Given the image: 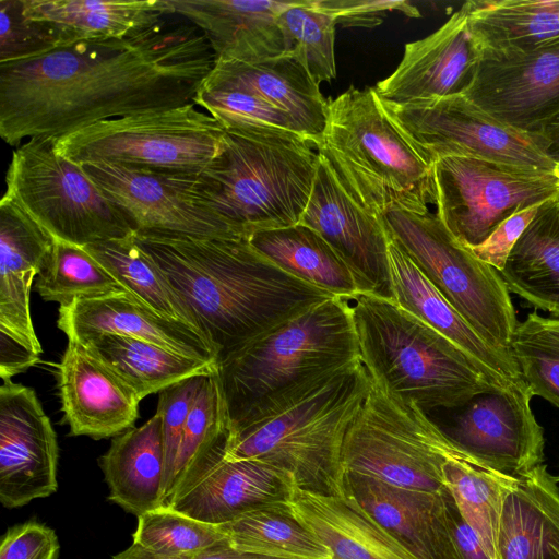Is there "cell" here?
<instances>
[{
    "label": "cell",
    "mask_w": 559,
    "mask_h": 559,
    "mask_svg": "<svg viewBox=\"0 0 559 559\" xmlns=\"http://www.w3.org/2000/svg\"><path fill=\"white\" fill-rule=\"evenodd\" d=\"M0 542V559H58L60 554L55 530L36 520L8 527Z\"/></svg>",
    "instance_id": "7dc6e473"
},
{
    "label": "cell",
    "mask_w": 559,
    "mask_h": 559,
    "mask_svg": "<svg viewBox=\"0 0 559 559\" xmlns=\"http://www.w3.org/2000/svg\"><path fill=\"white\" fill-rule=\"evenodd\" d=\"M507 496L497 559H559V488L545 464L516 476Z\"/></svg>",
    "instance_id": "f1b7e54d"
},
{
    "label": "cell",
    "mask_w": 559,
    "mask_h": 559,
    "mask_svg": "<svg viewBox=\"0 0 559 559\" xmlns=\"http://www.w3.org/2000/svg\"><path fill=\"white\" fill-rule=\"evenodd\" d=\"M557 481L559 483V476H556Z\"/></svg>",
    "instance_id": "9f6ffc18"
},
{
    "label": "cell",
    "mask_w": 559,
    "mask_h": 559,
    "mask_svg": "<svg viewBox=\"0 0 559 559\" xmlns=\"http://www.w3.org/2000/svg\"><path fill=\"white\" fill-rule=\"evenodd\" d=\"M358 359L346 298H329L275 324L216 364L229 432Z\"/></svg>",
    "instance_id": "277c9868"
},
{
    "label": "cell",
    "mask_w": 559,
    "mask_h": 559,
    "mask_svg": "<svg viewBox=\"0 0 559 559\" xmlns=\"http://www.w3.org/2000/svg\"><path fill=\"white\" fill-rule=\"evenodd\" d=\"M479 59L462 5L437 31L407 43L394 72L373 88L382 102L395 105L463 94Z\"/></svg>",
    "instance_id": "ffe728a7"
},
{
    "label": "cell",
    "mask_w": 559,
    "mask_h": 559,
    "mask_svg": "<svg viewBox=\"0 0 559 559\" xmlns=\"http://www.w3.org/2000/svg\"><path fill=\"white\" fill-rule=\"evenodd\" d=\"M300 223L316 230L354 275L360 294L394 301L390 237L381 217L358 205L318 153L317 171Z\"/></svg>",
    "instance_id": "9a60e30c"
},
{
    "label": "cell",
    "mask_w": 559,
    "mask_h": 559,
    "mask_svg": "<svg viewBox=\"0 0 559 559\" xmlns=\"http://www.w3.org/2000/svg\"><path fill=\"white\" fill-rule=\"evenodd\" d=\"M248 240L258 252L299 281L336 297L360 294L345 262L316 230L301 223L258 231Z\"/></svg>",
    "instance_id": "d6a6232c"
},
{
    "label": "cell",
    "mask_w": 559,
    "mask_h": 559,
    "mask_svg": "<svg viewBox=\"0 0 559 559\" xmlns=\"http://www.w3.org/2000/svg\"><path fill=\"white\" fill-rule=\"evenodd\" d=\"M133 545L171 559L193 558L230 546L215 524L193 519L166 506L138 518Z\"/></svg>",
    "instance_id": "f35d334b"
},
{
    "label": "cell",
    "mask_w": 559,
    "mask_h": 559,
    "mask_svg": "<svg viewBox=\"0 0 559 559\" xmlns=\"http://www.w3.org/2000/svg\"><path fill=\"white\" fill-rule=\"evenodd\" d=\"M360 359L372 382L424 412L465 406L498 390L450 340L394 301L357 294L346 298Z\"/></svg>",
    "instance_id": "52a82bcc"
},
{
    "label": "cell",
    "mask_w": 559,
    "mask_h": 559,
    "mask_svg": "<svg viewBox=\"0 0 559 559\" xmlns=\"http://www.w3.org/2000/svg\"><path fill=\"white\" fill-rule=\"evenodd\" d=\"M84 249L142 304L166 318L193 326L165 274L134 234L91 243Z\"/></svg>",
    "instance_id": "8d00e7d4"
},
{
    "label": "cell",
    "mask_w": 559,
    "mask_h": 559,
    "mask_svg": "<svg viewBox=\"0 0 559 559\" xmlns=\"http://www.w3.org/2000/svg\"><path fill=\"white\" fill-rule=\"evenodd\" d=\"M227 432V409L215 368L206 377L186 421L169 496L201 456Z\"/></svg>",
    "instance_id": "7bdbcfd3"
},
{
    "label": "cell",
    "mask_w": 559,
    "mask_h": 559,
    "mask_svg": "<svg viewBox=\"0 0 559 559\" xmlns=\"http://www.w3.org/2000/svg\"><path fill=\"white\" fill-rule=\"evenodd\" d=\"M533 396L524 380L479 394L444 432L484 467L523 474L544 461V429L531 408Z\"/></svg>",
    "instance_id": "e0dca14e"
},
{
    "label": "cell",
    "mask_w": 559,
    "mask_h": 559,
    "mask_svg": "<svg viewBox=\"0 0 559 559\" xmlns=\"http://www.w3.org/2000/svg\"><path fill=\"white\" fill-rule=\"evenodd\" d=\"M282 31L293 50L318 83L330 82L336 75L335 16L320 0H297L278 14Z\"/></svg>",
    "instance_id": "b9f144b4"
},
{
    "label": "cell",
    "mask_w": 559,
    "mask_h": 559,
    "mask_svg": "<svg viewBox=\"0 0 559 559\" xmlns=\"http://www.w3.org/2000/svg\"><path fill=\"white\" fill-rule=\"evenodd\" d=\"M305 136L281 129H225L222 152L193 174L192 188L237 235L300 223L318 154Z\"/></svg>",
    "instance_id": "8992f818"
},
{
    "label": "cell",
    "mask_w": 559,
    "mask_h": 559,
    "mask_svg": "<svg viewBox=\"0 0 559 559\" xmlns=\"http://www.w3.org/2000/svg\"><path fill=\"white\" fill-rule=\"evenodd\" d=\"M371 385L358 359L229 432L225 456L267 464L305 491L345 495L343 444Z\"/></svg>",
    "instance_id": "3957f363"
},
{
    "label": "cell",
    "mask_w": 559,
    "mask_h": 559,
    "mask_svg": "<svg viewBox=\"0 0 559 559\" xmlns=\"http://www.w3.org/2000/svg\"><path fill=\"white\" fill-rule=\"evenodd\" d=\"M217 526L230 547L240 551L280 559H331L289 502L264 506Z\"/></svg>",
    "instance_id": "d590c367"
},
{
    "label": "cell",
    "mask_w": 559,
    "mask_h": 559,
    "mask_svg": "<svg viewBox=\"0 0 559 559\" xmlns=\"http://www.w3.org/2000/svg\"><path fill=\"white\" fill-rule=\"evenodd\" d=\"M59 447L35 391L1 380L0 502L21 508L58 489Z\"/></svg>",
    "instance_id": "ac0fdd59"
},
{
    "label": "cell",
    "mask_w": 559,
    "mask_h": 559,
    "mask_svg": "<svg viewBox=\"0 0 559 559\" xmlns=\"http://www.w3.org/2000/svg\"><path fill=\"white\" fill-rule=\"evenodd\" d=\"M543 205H532L513 213L501 222L481 243L469 248V250L480 261L500 272L518 240L534 221Z\"/></svg>",
    "instance_id": "c3c4849f"
},
{
    "label": "cell",
    "mask_w": 559,
    "mask_h": 559,
    "mask_svg": "<svg viewBox=\"0 0 559 559\" xmlns=\"http://www.w3.org/2000/svg\"><path fill=\"white\" fill-rule=\"evenodd\" d=\"M225 129L193 103L100 121L51 139L55 152L79 165L197 173L221 152Z\"/></svg>",
    "instance_id": "9c48e42d"
},
{
    "label": "cell",
    "mask_w": 559,
    "mask_h": 559,
    "mask_svg": "<svg viewBox=\"0 0 559 559\" xmlns=\"http://www.w3.org/2000/svg\"><path fill=\"white\" fill-rule=\"evenodd\" d=\"M57 325L79 342L118 334L217 364L214 349L197 329L155 312L127 290L59 306Z\"/></svg>",
    "instance_id": "d4e9b609"
},
{
    "label": "cell",
    "mask_w": 559,
    "mask_h": 559,
    "mask_svg": "<svg viewBox=\"0 0 559 559\" xmlns=\"http://www.w3.org/2000/svg\"><path fill=\"white\" fill-rule=\"evenodd\" d=\"M548 203L518 240L499 274L509 292L559 318V230Z\"/></svg>",
    "instance_id": "e575fe53"
},
{
    "label": "cell",
    "mask_w": 559,
    "mask_h": 559,
    "mask_svg": "<svg viewBox=\"0 0 559 559\" xmlns=\"http://www.w3.org/2000/svg\"><path fill=\"white\" fill-rule=\"evenodd\" d=\"M337 23L347 26L372 27L382 22L379 15L389 11H400L407 16L418 17V10L407 1L376 0H320Z\"/></svg>",
    "instance_id": "681fc988"
},
{
    "label": "cell",
    "mask_w": 559,
    "mask_h": 559,
    "mask_svg": "<svg viewBox=\"0 0 559 559\" xmlns=\"http://www.w3.org/2000/svg\"><path fill=\"white\" fill-rule=\"evenodd\" d=\"M381 219L390 238L463 319L488 343L509 350L519 321L499 272L461 245L436 213L393 210Z\"/></svg>",
    "instance_id": "30bf717a"
},
{
    "label": "cell",
    "mask_w": 559,
    "mask_h": 559,
    "mask_svg": "<svg viewBox=\"0 0 559 559\" xmlns=\"http://www.w3.org/2000/svg\"><path fill=\"white\" fill-rule=\"evenodd\" d=\"M452 460L486 468L457 447L417 404L372 382L345 437L344 473L405 489L444 492L448 488L443 468Z\"/></svg>",
    "instance_id": "ba28073f"
},
{
    "label": "cell",
    "mask_w": 559,
    "mask_h": 559,
    "mask_svg": "<svg viewBox=\"0 0 559 559\" xmlns=\"http://www.w3.org/2000/svg\"><path fill=\"white\" fill-rule=\"evenodd\" d=\"M436 214L464 247L481 243L513 213L559 197V176L483 159L445 156L433 162Z\"/></svg>",
    "instance_id": "7c38bea8"
},
{
    "label": "cell",
    "mask_w": 559,
    "mask_h": 559,
    "mask_svg": "<svg viewBox=\"0 0 559 559\" xmlns=\"http://www.w3.org/2000/svg\"><path fill=\"white\" fill-rule=\"evenodd\" d=\"M443 475L461 515L476 532L489 558L497 559L503 504L518 477L459 460L449 461Z\"/></svg>",
    "instance_id": "74e56055"
},
{
    "label": "cell",
    "mask_w": 559,
    "mask_h": 559,
    "mask_svg": "<svg viewBox=\"0 0 559 559\" xmlns=\"http://www.w3.org/2000/svg\"><path fill=\"white\" fill-rule=\"evenodd\" d=\"M228 433L201 456L164 506L218 525L290 501L297 487L288 474L258 461L225 456Z\"/></svg>",
    "instance_id": "2e32d148"
},
{
    "label": "cell",
    "mask_w": 559,
    "mask_h": 559,
    "mask_svg": "<svg viewBox=\"0 0 559 559\" xmlns=\"http://www.w3.org/2000/svg\"><path fill=\"white\" fill-rule=\"evenodd\" d=\"M555 173L559 176V162L557 163Z\"/></svg>",
    "instance_id": "11a10c76"
},
{
    "label": "cell",
    "mask_w": 559,
    "mask_h": 559,
    "mask_svg": "<svg viewBox=\"0 0 559 559\" xmlns=\"http://www.w3.org/2000/svg\"><path fill=\"white\" fill-rule=\"evenodd\" d=\"M347 194L381 217L436 203L433 162L385 110L373 87H349L329 100L317 146Z\"/></svg>",
    "instance_id": "5b68a950"
},
{
    "label": "cell",
    "mask_w": 559,
    "mask_h": 559,
    "mask_svg": "<svg viewBox=\"0 0 559 559\" xmlns=\"http://www.w3.org/2000/svg\"><path fill=\"white\" fill-rule=\"evenodd\" d=\"M192 103L216 119L224 129L265 128L298 133L283 111L241 88L211 87L201 83Z\"/></svg>",
    "instance_id": "ee69618b"
},
{
    "label": "cell",
    "mask_w": 559,
    "mask_h": 559,
    "mask_svg": "<svg viewBox=\"0 0 559 559\" xmlns=\"http://www.w3.org/2000/svg\"><path fill=\"white\" fill-rule=\"evenodd\" d=\"M98 465L109 489L107 499L126 512L139 518L163 506L165 460L159 413L114 437Z\"/></svg>",
    "instance_id": "f546056e"
},
{
    "label": "cell",
    "mask_w": 559,
    "mask_h": 559,
    "mask_svg": "<svg viewBox=\"0 0 559 559\" xmlns=\"http://www.w3.org/2000/svg\"><path fill=\"white\" fill-rule=\"evenodd\" d=\"M81 343L141 400L188 378L210 374L216 368L215 364L131 336L104 334Z\"/></svg>",
    "instance_id": "836d02e7"
},
{
    "label": "cell",
    "mask_w": 559,
    "mask_h": 559,
    "mask_svg": "<svg viewBox=\"0 0 559 559\" xmlns=\"http://www.w3.org/2000/svg\"><path fill=\"white\" fill-rule=\"evenodd\" d=\"M35 287L44 300L60 306L126 290L84 247L59 239H55L50 261Z\"/></svg>",
    "instance_id": "ab89813d"
},
{
    "label": "cell",
    "mask_w": 559,
    "mask_h": 559,
    "mask_svg": "<svg viewBox=\"0 0 559 559\" xmlns=\"http://www.w3.org/2000/svg\"><path fill=\"white\" fill-rule=\"evenodd\" d=\"M509 350L533 395L559 407V318L528 313L519 322Z\"/></svg>",
    "instance_id": "60d3db41"
},
{
    "label": "cell",
    "mask_w": 559,
    "mask_h": 559,
    "mask_svg": "<svg viewBox=\"0 0 559 559\" xmlns=\"http://www.w3.org/2000/svg\"><path fill=\"white\" fill-rule=\"evenodd\" d=\"M214 53L190 22L165 15L123 38L60 46L0 64V135L57 139L91 124L193 102Z\"/></svg>",
    "instance_id": "6da1fadb"
},
{
    "label": "cell",
    "mask_w": 559,
    "mask_h": 559,
    "mask_svg": "<svg viewBox=\"0 0 559 559\" xmlns=\"http://www.w3.org/2000/svg\"><path fill=\"white\" fill-rule=\"evenodd\" d=\"M111 559H171V558H165L159 557L154 554L148 552L147 550L136 546L131 545L127 549L120 551L119 554L115 555ZM188 559H280V558H272V557H265L260 556L255 554L245 552L237 550L230 546L214 549L207 552H204L202 555H199L193 558Z\"/></svg>",
    "instance_id": "816d5d0a"
},
{
    "label": "cell",
    "mask_w": 559,
    "mask_h": 559,
    "mask_svg": "<svg viewBox=\"0 0 559 559\" xmlns=\"http://www.w3.org/2000/svg\"><path fill=\"white\" fill-rule=\"evenodd\" d=\"M452 536L461 559H490L480 538L461 515L453 498L450 504Z\"/></svg>",
    "instance_id": "f907efd6"
},
{
    "label": "cell",
    "mask_w": 559,
    "mask_h": 559,
    "mask_svg": "<svg viewBox=\"0 0 559 559\" xmlns=\"http://www.w3.org/2000/svg\"><path fill=\"white\" fill-rule=\"evenodd\" d=\"M55 239L16 203L0 201V349L43 352L31 316L34 280L48 265Z\"/></svg>",
    "instance_id": "44dd1931"
},
{
    "label": "cell",
    "mask_w": 559,
    "mask_h": 559,
    "mask_svg": "<svg viewBox=\"0 0 559 559\" xmlns=\"http://www.w3.org/2000/svg\"><path fill=\"white\" fill-rule=\"evenodd\" d=\"M345 491L419 559H461L451 527L452 496L395 487L345 473Z\"/></svg>",
    "instance_id": "cb8c5ba5"
},
{
    "label": "cell",
    "mask_w": 559,
    "mask_h": 559,
    "mask_svg": "<svg viewBox=\"0 0 559 559\" xmlns=\"http://www.w3.org/2000/svg\"><path fill=\"white\" fill-rule=\"evenodd\" d=\"M81 166L122 212L135 235L245 238L214 214L194 192L192 176L195 173L106 163Z\"/></svg>",
    "instance_id": "5bb4252c"
},
{
    "label": "cell",
    "mask_w": 559,
    "mask_h": 559,
    "mask_svg": "<svg viewBox=\"0 0 559 559\" xmlns=\"http://www.w3.org/2000/svg\"><path fill=\"white\" fill-rule=\"evenodd\" d=\"M61 46L56 31L23 13V0H0V64L32 59Z\"/></svg>",
    "instance_id": "f6af8a7d"
},
{
    "label": "cell",
    "mask_w": 559,
    "mask_h": 559,
    "mask_svg": "<svg viewBox=\"0 0 559 559\" xmlns=\"http://www.w3.org/2000/svg\"><path fill=\"white\" fill-rule=\"evenodd\" d=\"M463 7L480 57L559 43V0H469Z\"/></svg>",
    "instance_id": "1f68e13d"
},
{
    "label": "cell",
    "mask_w": 559,
    "mask_h": 559,
    "mask_svg": "<svg viewBox=\"0 0 559 559\" xmlns=\"http://www.w3.org/2000/svg\"><path fill=\"white\" fill-rule=\"evenodd\" d=\"M201 374L175 383L158 393L156 412L162 416L165 460L163 504L170 493L175 465L186 421L206 377Z\"/></svg>",
    "instance_id": "bcb514c9"
},
{
    "label": "cell",
    "mask_w": 559,
    "mask_h": 559,
    "mask_svg": "<svg viewBox=\"0 0 559 559\" xmlns=\"http://www.w3.org/2000/svg\"><path fill=\"white\" fill-rule=\"evenodd\" d=\"M202 85L251 92L283 111L317 148L328 120L329 100L292 51L254 63L214 60Z\"/></svg>",
    "instance_id": "4316f807"
},
{
    "label": "cell",
    "mask_w": 559,
    "mask_h": 559,
    "mask_svg": "<svg viewBox=\"0 0 559 559\" xmlns=\"http://www.w3.org/2000/svg\"><path fill=\"white\" fill-rule=\"evenodd\" d=\"M134 236L217 362L275 324L335 297L281 270L248 238Z\"/></svg>",
    "instance_id": "7a4b0ae2"
},
{
    "label": "cell",
    "mask_w": 559,
    "mask_h": 559,
    "mask_svg": "<svg viewBox=\"0 0 559 559\" xmlns=\"http://www.w3.org/2000/svg\"><path fill=\"white\" fill-rule=\"evenodd\" d=\"M463 94L502 122L535 134L559 114V43L480 57Z\"/></svg>",
    "instance_id": "d6986e66"
},
{
    "label": "cell",
    "mask_w": 559,
    "mask_h": 559,
    "mask_svg": "<svg viewBox=\"0 0 559 559\" xmlns=\"http://www.w3.org/2000/svg\"><path fill=\"white\" fill-rule=\"evenodd\" d=\"M23 13L50 25L61 46L123 38L166 15L162 0H23Z\"/></svg>",
    "instance_id": "4dcf8cb0"
},
{
    "label": "cell",
    "mask_w": 559,
    "mask_h": 559,
    "mask_svg": "<svg viewBox=\"0 0 559 559\" xmlns=\"http://www.w3.org/2000/svg\"><path fill=\"white\" fill-rule=\"evenodd\" d=\"M389 260L397 306L460 347L498 390L523 380L511 353L483 338L391 238Z\"/></svg>",
    "instance_id": "484cf974"
},
{
    "label": "cell",
    "mask_w": 559,
    "mask_h": 559,
    "mask_svg": "<svg viewBox=\"0 0 559 559\" xmlns=\"http://www.w3.org/2000/svg\"><path fill=\"white\" fill-rule=\"evenodd\" d=\"M550 212L552 214L554 221L557 225V228L559 230V197L555 199L554 201H550L548 203Z\"/></svg>",
    "instance_id": "db71d44e"
},
{
    "label": "cell",
    "mask_w": 559,
    "mask_h": 559,
    "mask_svg": "<svg viewBox=\"0 0 559 559\" xmlns=\"http://www.w3.org/2000/svg\"><path fill=\"white\" fill-rule=\"evenodd\" d=\"M289 506L331 559H419L347 493L296 488Z\"/></svg>",
    "instance_id": "83f0119b"
},
{
    "label": "cell",
    "mask_w": 559,
    "mask_h": 559,
    "mask_svg": "<svg viewBox=\"0 0 559 559\" xmlns=\"http://www.w3.org/2000/svg\"><path fill=\"white\" fill-rule=\"evenodd\" d=\"M63 423L74 437H116L134 427L142 401L117 373L72 338L56 365Z\"/></svg>",
    "instance_id": "7402d4cb"
},
{
    "label": "cell",
    "mask_w": 559,
    "mask_h": 559,
    "mask_svg": "<svg viewBox=\"0 0 559 559\" xmlns=\"http://www.w3.org/2000/svg\"><path fill=\"white\" fill-rule=\"evenodd\" d=\"M382 103L432 162L461 156L527 170H556L557 163L535 134L502 122L464 94L403 105Z\"/></svg>",
    "instance_id": "4fadbf2b"
},
{
    "label": "cell",
    "mask_w": 559,
    "mask_h": 559,
    "mask_svg": "<svg viewBox=\"0 0 559 559\" xmlns=\"http://www.w3.org/2000/svg\"><path fill=\"white\" fill-rule=\"evenodd\" d=\"M290 1L162 0V7L166 15L198 27L214 60L254 63L293 50L278 23V14Z\"/></svg>",
    "instance_id": "603a6c76"
},
{
    "label": "cell",
    "mask_w": 559,
    "mask_h": 559,
    "mask_svg": "<svg viewBox=\"0 0 559 559\" xmlns=\"http://www.w3.org/2000/svg\"><path fill=\"white\" fill-rule=\"evenodd\" d=\"M543 150L556 163L559 162V114L546 122L536 133Z\"/></svg>",
    "instance_id": "f5cc1de1"
},
{
    "label": "cell",
    "mask_w": 559,
    "mask_h": 559,
    "mask_svg": "<svg viewBox=\"0 0 559 559\" xmlns=\"http://www.w3.org/2000/svg\"><path fill=\"white\" fill-rule=\"evenodd\" d=\"M4 197L55 239L85 247L134 234L122 212L83 167L53 150L48 138H32L13 152Z\"/></svg>",
    "instance_id": "8fae6325"
}]
</instances>
